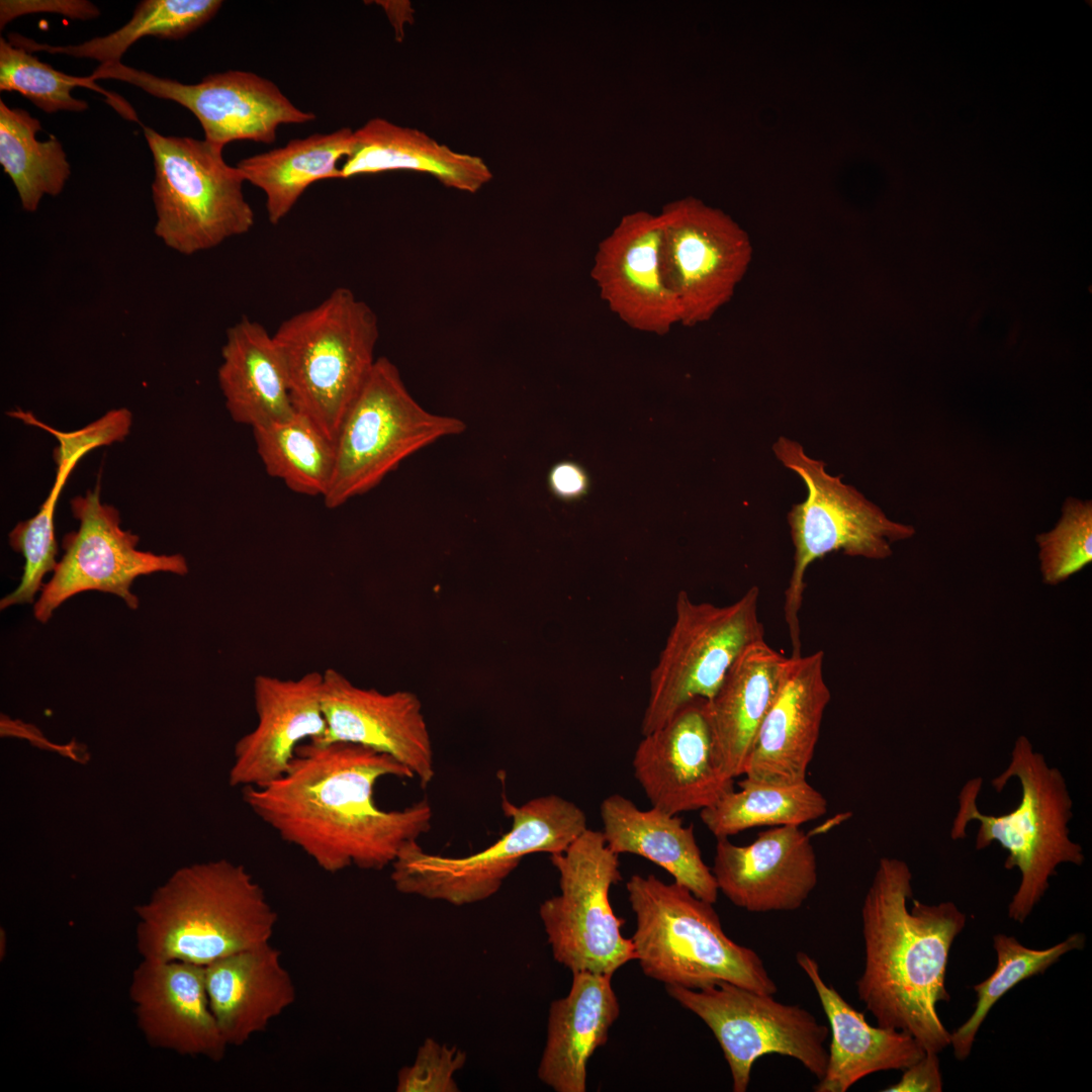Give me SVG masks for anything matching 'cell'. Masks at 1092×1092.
<instances>
[{"label":"cell","instance_id":"1","mask_svg":"<svg viewBox=\"0 0 1092 1092\" xmlns=\"http://www.w3.org/2000/svg\"><path fill=\"white\" fill-rule=\"evenodd\" d=\"M385 777L414 779L393 756L350 742L301 743L286 772L243 789L249 809L279 837L331 874L355 866L380 871L427 833L433 810L421 800L384 810L374 799Z\"/></svg>","mask_w":1092,"mask_h":1092},{"label":"cell","instance_id":"2","mask_svg":"<svg viewBox=\"0 0 1092 1092\" xmlns=\"http://www.w3.org/2000/svg\"><path fill=\"white\" fill-rule=\"evenodd\" d=\"M912 873L902 859L882 857L861 907L864 969L859 1000L878 1025L909 1033L924 1052L950 1045L937 1003L945 988L950 947L967 916L954 903L912 900Z\"/></svg>","mask_w":1092,"mask_h":1092},{"label":"cell","instance_id":"3","mask_svg":"<svg viewBox=\"0 0 1092 1092\" xmlns=\"http://www.w3.org/2000/svg\"><path fill=\"white\" fill-rule=\"evenodd\" d=\"M135 913L143 959L200 966L270 942L278 920L260 884L228 859L178 869Z\"/></svg>","mask_w":1092,"mask_h":1092},{"label":"cell","instance_id":"4","mask_svg":"<svg viewBox=\"0 0 1092 1092\" xmlns=\"http://www.w3.org/2000/svg\"><path fill=\"white\" fill-rule=\"evenodd\" d=\"M1012 778L1020 783V802L1011 812L998 816L984 814L977 806L982 779L967 782L958 797L950 837H966L968 823L976 820L980 822L976 849L998 842L1007 851L1004 868L1020 872L1008 917L1023 923L1044 896L1057 868L1063 863L1080 867L1085 855L1081 844L1070 838L1073 802L1063 774L1049 765L1024 735L1016 739L1009 764L991 785L1000 793Z\"/></svg>","mask_w":1092,"mask_h":1092},{"label":"cell","instance_id":"5","mask_svg":"<svg viewBox=\"0 0 1092 1092\" xmlns=\"http://www.w3.org/2000/svg\"><path fill=\"white\" fill-rule=\"evenodd\" d=\"M626 888L636 916L631 940L646 976L689 989L729 982L777 992L761 958L726 935L712 903L653 875H634Z\"/></svg>","mask_w":1092,"mask_h":1092},{"label":"cell","instance_id":"6","mask_svg":"<svg viewBox=\"0 0 1092 1092\" xmlns=\"http://www.w3.org/2000/svg\"><path fill=\"white\" fill-rule=\"evenodd\" d=\"M294 408L335 442L377 358L376 313L347 287L283 321L272 335Z\"/></svg>","mask_w":1092,"mask_h":1092},{"label":"cell","instance_id":"7","mask_svg":"<svg viewBox=\"0 0 1092 1092\" xmlns=\"http://www.w3.org/2000/svg\"><path fill=\"white\" fill-rule=\"evenodd\" d=\"M502 808L512 820L511 829L475 853L446 856L427 852L418 841L406 844L390 866L394 888L454 906L478 903L497 893L526 855L562 852L587 829L584 812L557 795L520 806L504 796Z\"/></svg>","mask_w":1092,"mask_h":1092},{"label":"cell","instance_id":"8","mask_svg":"<svg viewBox=\"0 0 1092 1092\" xmlns=\"http://www.w3.org/2000/svg\"><path fill=\"white\" fill-rule=\"evenodd\" d=\"M777 458L805 482L807 497L788 513L794 545V565L785 590L784 615L792 657L801 652L799 611L805 592V573L815 560L841 551L852 557L886 559L892 544L915 534L911 525L890 520L853 486L832 476L825 463L809 457L801 444L780 437L772 446Z\"/></svg>","mask_w":1092,"mask_h":1092},{"label":"cell","instance_id":"9","mask_svg":"<svg viewBox=\"0 0 1092 1092\" xmlns=\"http://www.w3.org/2000/svg\"><path fill=\"white\" fill-rule=\"evenodd\" d=\"M143 128L155 169L154 232L166 247L191 256L251 231L255 213L244 195L246 181L225 162L224 146Z\"/></svg>","mask_w":1092,"mask_h":1092},{"label":"cell","instance_id":"10","mask_svg":"<svg viewBox=\"0 0 1092 1092\" xmlns=\"http://www.w3.org/2000/svg\"><path fill=\"white\" fill-rule=\"evenodd\" d=\"M466 430L454 417L424 408L407 390L398 368L377 358L335 440V465L323 497L328 509L376 487L406 458L434 442Z\"/></svg>","mask_w":1092,"mask_h":1092},{"label":"cell","instance_id":"11","mask_svg":"<svg viewBox=\"0 0 1092 1092\" xmlns=\"http://www.w3.org/2000/svg\"><path fill=\"white\" fill-rule=\"evenodd\" d=\"M758 599L757 586L726 606L696 603L678 592L674 622L650 673L642 735L662 727L689 703L711 700L741 652L764 639Z\"/></svg>","mask_w":1092,"mask_h":1092},{"label":"cell","instance_id":"12","mask_svg":"<svg viewBox=\"0 0 1092 1092\" xmlns=\"http://www.w3.org/2000/svg\"><path fill=\"white\" fill-rule=\"evenodd\" d=\"M619 854L602 831L587 828L564 851L550 854L559 875L560 894L545 900L539 915L555 961L574 972L613 976L636 960L631 939L610 903V889L621 881Z\"/></svg>","mask_w":1092,"mask_h":1092},{"label":"cell","instance_id":"13","mask_svg":"<svg viewBox=\"0 0 1092 1092\" xmlns=\"http://www.w3.org/2000/svg\"><path fill=\"white\" fill-rule=\"evenodd\" d=\"M666 990L712 1030L730 1068L734 1092L747 1090L753 1064L770 1054L796 1059L818 1080L824 1076L829 1028L801 1006L729 982L701 989L666 985Z\"/></svg>","mask_w":1092,"mask_h":1092},{"label":"cell","instance_id":"14","mask_svg":"<svg viewBox=\"0 0 1092 1092\" xmlns=\"http://www.w3.org/2000/svg\"><path fill=\"white\" fill-rule=\"evenodd\" d=\"M661 260L679 324L710 321L728 303L752 260L750 239L738 222L703 200L686 196L662 206Z\"/></svg>","mask_w":1092,"mask_h":1092},{"label":"cell","instance_id":"15","mask_svg":"<svg viewBox=\"0 0 1092 1092\" xmlns=\"http://www.w3.org/2000/svg\"><path fill=\"white\" fill-rule=\"evenodd\" d=\"M70 505L79 528L64 536L65 553L34 604L33 615L40 623H47L67 600L89 590L118 596L134 610L139 599L130 586L136 577L159 571L188 573L182 554L138 550L139 536L120 528L119 512L101 503L99 484Z\"/></svg>","mask_w":1092,"mask_h":1092},{"label":"cell","instance_id":"16","mask_svg":"<svg viewBox=\"0 0 1092 1092\" xmlns=\"http://www.w3.org/2000/svg\"><path fill=\"white\" fill-rule=\"evenodd\" d=\"M90 78L122 81L180 104L197 118L205 140L222 146L236 141L270 145L280 125L316 118L296 107L274 82L249 71L228 70L185 84L118 62L100 64Z\"/></svg>","mask_w":1092,"mask_h":1092},{"label":"cell","instance_id":"17","mask_svg":"<svg viewBox=\"0 0 1092 1092\" xmlns=\"http://www.w3.org/2000/svg\"><path fill=\"white\" fill-rule=\"evenodd\" d=\"M705 706L703 699L686 705L643 735L634 753V776L651 806L671 815L701 811L734 790L717 759Z\"/></svg>","mask_w":1092,"mask_h":1092},{"label":"cell","instance_id":"18","mask_svg":"<svg viewBox=\"0 0 1092 1092\" xmlns=\"http://www.w3.org/2000/svg\"><path fill=\"white\" fill-rule=\"evenodd\" d=\"M661 244L658 213H627L600 242L590 270L600 297L614 314L633 330L656 335L679 324L663 274Z\"/></svg>","mask_w":1092,"mask_h":1092},{"label":"cell","instance_id":"19","mask_svg":"<svg viewBox=\"0 0 1092 1092\" xmlns=\"http://www.w3.org/2000/svg\"><path fill=\"white\" fill-rule=\"evenodd\" d=\"M323 675L327 732L318 743L350 742L387 753L427 788L435 776L434 752L419 698L358 687L334 668Z\"/></svg>","mask_w":1092,"mask_h":1092},{"label":"cell","instance_id":"20","mask_svg":"<svg viewBox=\"0 0 1092 1092\" xmlns=\"http://www.w3.org/2000/svg\"><path fill=\"white\" fill-rule=\"evenodd\" d=\"M323 672L298 678L259 674L253 682L257 724L235 745L232 787H262L282 777L297 747L321 742L327 732L322 706Z\"/></svg>","mask_w":1092,"mask_h":1092},{"label":"cell","instance_id":"21","mask_svg":"<svg viewBox=\"0 0 1092 1092\" xmlns=\"http://www.w3.org/2000/svg\"><path fill=\"white\" fill-rule=\"evenodd\" d=\"M712 873L718 890L749 912L797 910L818 882L814 846L798 825L774 826L747 845L718 838Z\"/></svg>","mask_w":1092,"mask_h":1092},{"label":"cell","instance_id":"22","mask_svg":"<svg viewBox=\"0 0 1092 1092\" xmlns=\"http://www.w3.org/2000/svg\"><path fill=\"white\" fill-rule=\"evenodd\" d=\"M128 991L149 1044L213 1062L224 1058L229 1045L210 1009L205 966L142 959Z\"/></svg>","mask_w":1092,"mask_h":1092},{"label":"cell","instance_id":"23","mask_svg":"<svg viewBox=\"0 0 1092 1092\" xmlns=\"http://www.w3.org/2000/svg\"><path fill=\"white\" fill-rule=\"evenodd\" d=\"M823 660L821 650L790 657L782 686L758 729L743 780L767 785L806 780L831 699Z\"/></svg>","mask_w":1092,"mask_h":1092},{"label":"cell","instance_id":"24","mask_svg":"<svg viewBox=\"0 0 1092 1092\" xmlns=\"http://www.w3.org/2000/svg\"><path fill=\"white\" fill-rule=\"evenodd\" d=\"M210 1009L230 1045H242L267 1028L296 998L281 952L270 942L205 966Z\"/></svg>","mask_w":1092,"mask_h":1092},{"label":"cell","instance_id":"25","mask_svg":"<svg viewBox=\"0 0 1092 1092\" xmlns=\"http://www.w3.org/2000/svg\"><path fill=\"white\" fill-rule=\"evenodd\" d=\"M796 961L814 986L831 1032L826 1070L814 1091L846 1092L866 1076L903 1071L923 1056L924 1051L909 1033L871 1025L824 982L818 963L808 953L797 952Z\"/></svg>","mask_w":1092,"mask_h":1092},{"label":"cell","instance_id":"26","mask_svg":"<svg viewBox=\"0 0 1092 1092\" xmlns=\"http://www.w3.org/2000/svg\"><path fill=\"white\" fill-rule=\"evenodd\" d=\"M790 657L764 639L748 645L728 669L714 697L706 701L717 759L732 778L743 776L762 720L785 676Z\"/></svg>","mask_w":1092,"mask_h":1092},{"label":"cell","instance_id":"27","mask_svg":"<svg viewBox=\"0 0 1092 1092\" xmlns=\"http://www.w3.org/2000/svg\"><path fill=\"white\" fill-rule=\"evenodd\" d=\"M612 976L572 973L568 994L549 1007L547 1037L538 1066L539 1080L556 1092H584L586 1066L608 1041L620 1014Z\"/></svg>","mask_w":1092,"mask_h":1092},{"label":"cell","instance_id":"28","mask_svg":"<svg viewBox=\"0 0 1092 1092\" xmlns=\"http://www.w3.org/2000/svg\"><path fill=\"white\" fill-rule=\"evenodd\" d=\"M603 834L615 853L643 856L669 873L674 882L698 898L714 904L718 886L704 862L693 825L655 807L639 809L626 797L613 794L600 806Z\"/></svg>","mask_w":1092,"mask_h":1092},{"label":"cell","instance_id":"29","mask_svg":"<svg viewBox=\"0 0 1092 1092\" xmlns=\"http://www.w3.org/2000/svg\"><path fill=\"white\" fill-rule=\"evenodd\" d=\"M217 378L226 410L239 424L253 429L296 413L272 335L247 316L226 331Z\"/></svg>","mask_w":1092,"mask_h":1092},{"label":"cell","instance_id":"30","mask_svg":"<svg viewBox=\"0 0 1092 1092\" xmlns=\"http://www.w3.org/2000/svg\"><path fill=\"white\" fill-rule=\"evenodd\" d=\"M391 170L427 173L446 187L469 193L492 178L479 157L457 153L419 129L371 118L354 130L351 153L341 166L342 179Z\"/></svg>","mask_w":1092,"mask_h":1092},{"label":"cell","instance_id":"31","mask_svg":"<svg viewBox=\"0 0 1092 1092\" xmlns=\"http://www.w3.org/2000/svg\"><path fill=\"white\" fill-rule=\"evenodd\" d=\"M354 130L342 127L289 141L284 147L237 163L246 182L263 191L268 219L279 223L305 190L327 179H342L339 162L353 147Z\"/></svg>","mask_w":1092,"mask_h":1092},{"label":"cell","instance_id":"32","mask_svg":"<svg viewBox=\"0 0 1092 1092\" xmlns=\"http://www.w3.org/2000/svg\"><path fill=\"white\" fill-rule=\"evenodd\" d=\"M222 5L220 0H144L131 18L120 28L79 44L52 46L39 43L17 33L8 41L31 53L67 55L93 59L100 64L118 63L124 53L139 39L155 36L180 39L208 22Z\"/></svg>","mask_w":1092,"mask_h":1092},{"label":"cell","instance_id":"33","mask_svg":"<svg viewBox=\"0 0 1092 1092\" xmlns=\"http://www.w3.org/2000/svg\"><path fill=\"white\" fill-rule=\"evenodd\" d=\"M40 130V121L28 111L0 100V164L28 212L38 208L43 196L59 195L71 175L61 142L53 134L38 141Z\"/></svg>","mask_w":1092,"mask_h":1092},{"label":"cell","instance_id":"34","mask_svg":"<svg viewBox=\"0 0 1092 1092\" xmlns=\"http://www.w3.org/2000/svg\"><path fill=\"white\" fill-rule=\"evenodd\" d=\"M738 786L739 791L700 811L702 822L717 839L753 827L801 826L827 812L826 798L806 780L791 785L741 780Z\"/></svg>","mask_w":1092,"mask_h":1092},{"label":"cell","instance_id":"35","mask_svg":"<svg viewBox=\"0 0 1092 1092\" xmlns=\"http://www.w3.org/2000/svg\"><path fill=\"white\" fill-rule=\"evenodd\" d=\"M257 453L266 472L295 493L326 494L335 465V442L307 417L291 418L253 428Z\"/></svg>","mask_w":1092,"mask_h":1092},{"label":"cell","instance_id":"36","mask_svg":"<svg viewBox=\"0 0 1092 1092\" xmlns=\"http://www.w3.org/2000/svg\"><path fill=\"white\" fill-rule=\"evenodd\" d=\"M997 956L994 972L973 988L977 994L975 1009L969 1019L950 1032V1045L958 1060L967 1059L975 1038L994 1004L1020 982L1043 974L1064 954L1082 949L1085 935L1074 933L1065 940L1044 949L1030 948L1015 937L998 933L993 937Z\"/></svg>","mask_w":1092,"mask_h":1092},{"label":"cell","instance_id":"37","mask_svg":"<svg viewBox=\"0 0 1092 1092\" xmlns=\"http://www.w3.org/2000/svg\"><path fill=\"white\" fill-rule=\"evenodd\" d=\"M90 77H76L41 62L34 53L0 38V90L17 92L47 113L82 112L89 105L72 91L85 87L102 91Z\"/></svg>","mask_w":1092,"mask_h":1092},{"label":"cell","instance_id":"38","mask_svg":"<svg viewBox=\"0 0 1092 1092\" xmlns=\"http://www.w3.org/2000/svg\"><path fill=\"white\" fill-rule=\"evenodd\" d=\"M78 462L71 461L57 468L55 483L36 515L18 523L9 533L11 548L24 558L23 573L18 586L0 601V609L31 604L41 590L44 575L54 571L58 544L55 534V512L65 483Z\"/></svg>","mask_w":1092,"mask_h":1092},{"label":"cell","instance_id":"39","mask_svg":"<svg viewBox=\"0 0 1092 1092\" xmlns=\"http://www.w3.org/2000/svg\"><path fill=\"white\" fill-rule=\"evenodd\" d=\"M1035 540L1045 584L1057 585L1081 571L1092 561V502L1067 497L1059 522Z\"/></svg>","mask_w":1092,"mask_h":1092},{"label":"cell","instance_id":"40","mask_svg":"<svg viewBox=\"0 0 1092 1092\" xmlns=\"http://www.w3.org/2000/svg\"><path fill=\"white\" fill-rule=\"evenodd\" d=\"M467 1054L455 1045L428 1037L419 1046L412 1065L397 1073L396 1092H458L455 1075L466 1064Z\"/></svg>","mask_w":1092,"mask_h":1092},{"label":"cell","instance_id":"41","mask_svg":"<svg viewBox=\"0 0 1092 1092\" xmlns=\"http://www.w3.org/2000/svg\"><path fill=\"white\" fill-rule=\"evenodd\" d=\"M8 415L48 431L58 440L59 445L53 455L57 466L65 465L70 461H79L94 448L122 441L129 433L132 419L131 413L121 407L107 412L103 417L82 429L61 432L41 423L29 412L17 410Z\"/></svg>","mask_w":1092,"mask_h":1092},{"label":"cell","instance_id":"42","mask_svg":"<svg viewBox=\"0 0 1092 1092\" xmlns=\"http://www.w3.org/2000/svg\"><path fill=\"white\" fill-rule=\"evenodd\" d=\"M58 13L71 19L88 20L99 16V9L85 0H1V29L15 17L31 13Z\"/></svg>","mask_w":1092,"mask_h":1092},{"label":"cell","instance_id":"43","mask_svg":"<svg viewBox=\"0 0 1092 1092\" xmlns=\"http://www.w3.org/2000/svg\"><path fill=\"white\" fill-rule=\"evenodd\" d=\"M938 1054L924 1052L915 1063L903 1070L900 1080L883 1089L885 1092H941L943 1083Z\"/></svg>","mask_w":1092,"mask_h":1092},{"label":"cell","instance_id":"44","mask_svg":"<svg viewBox=\"0 0 1092 1092\" xmlns=\"http://www.w3.org/2000/svg\"><path fill=\"white\" fill-rule=\"evenodd\" d=\"M551 491L563 499H572L581 495L586 487L583 470L573 462L562 461L555 464L548 476Z\"/></svg>","mask_w":1092,"mask_h":1092}]
</instances>
